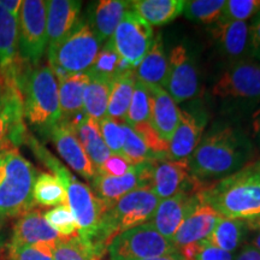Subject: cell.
Instances as JSON below:
<instances>
[{
	"instance_id": "obj_1",
	"label": "cell",
	"mask_w": 260,
	"mask_h": 260,
	"mask_svg": "<svg viewBox=\"0 0 260 260\" xmlns=\"http://www.w3.org/2000/svg\"><path fill=\"white\" fill-rule=\"evenodd\" d=\"M252 155V144L245 134L233 126H213L188 158L191 176L204 182L222 180L247 165Z\"/></svg>"
},
{
	"instance_id": "obj_2",
	"label": "cell",
	"mask_w": 260,
	"mask_h": 260,
	"mask_svg": "<svg viewBox=\"0 0 260 260\" xmlns=\"http://www.w3.org/2000/svg\"><path fill=\"white\" fill-rule=\"evenodd\" d=\"M25 141L30 146L39 160L47 169H50L64 186L67 191V204L70 207L77 224L79 239L94 253L93 245L99 233L100 222L107 209L105 204L93 193V190L87 184L77 181L74 175L34 136L28 134Z\"/></svg>"
},
{
	"instance_id": "obj_3",
	"label": "cell",
	"mask_w": 260,
	"mask_h": 260,
	"mask_svg": "<svg viewBox=\"0 0 260 260\" xmlns=\"http://www.w3.org/2000/svg\"><path fill=\"white\" fill-rule=\"evenodd\" d=\"M14 74L23 99V116L39 134L50 138L52 129L61 121L58 81L48 65L19 69Z\"/></svg>"
},
{
	"instance_id": "obj_4",
	"label": "cell",
	"mask_w": 260,
	"mask_h": 260,
	"mask_svg": "<svg viewBox=\"0 0 260 260\" xmlns=\"http://www.w3.org/2000/svg\"><path fill=\"white\" fill-rule=\"evenodd\" d=\"M160 199L149 187L130 191L106 209L93 251L100 259L105 258L107 247L116 236L141 224L151 222Z\"/></svg>"
},
{
	"instance_id": "obj_5",
	"label": "cell",
	"mask_w": 260,
	"mask_h": 260,
	"mask_svg": "<svg viewBox=\"0 0 260 260\" xmlns=\"http://www.w3.org/2000/svg\"><path fill=\"white\" fill-rule=\"evenodd\" d=\"M38 171L15 146L0 151V217H21L34 210Z\"/></svg>"
},
{
	"instance_id": "obj_6",
	"label": "cell",
	"mask_w": 260,
	"mask_h": 260,
	"mask_svg": "<svg viewBox=\"0 0 260 260\" xmlns=\"http://www.w3.org/2000/svg\"><path fill=\"white\" fill-rule=\"evenodd\" d=\"M199 194L223 218L251 220L260 217V183L249 178L243 169L203 188Z\"/></svg>"
},
{
	"instance_id": "obj_7",
	"label": "cell",
	"mask_w": 260,
	"mask_h": 260,
	"mask_svg": "<svg viewBox=\"0 0 260 260\" xmlns=\"http://www.w3.org/2000/svg\"><path fill=\"white\" fill-rule=\"evenodd\" d=\"M102 42L88 22L79 19L71 32L53 50L48 51L51 70L58 82L75 74L87 73L100 51Z\"/></svg>"
},
{
	"instance_id": "obj_8",
	"label": "cell",
	"mask_w": 260,
	"mask_h": 260,
	"mask_svg": "<svg viewBox=\"0 0 260 260\" xmlns=\"http://www.w3.org/2000/svg\"><path fill=\"white\" fill-rule=\"evenodd\" d=\"M178 252L151 222L125 230L107 247L109 260H142Z\"/></svg>"
},
{
	"instance_id": "obj_9",
	"label": "cell",
	"mask_w": 260,
	"mask_h": 260,
	"mask_svg": "<svg viewBox=\"0 0 260 260\" xmlns=\"http://www.w3.org/2000/svg\"><path fill=\"white\" fill-rule=\"evenodd\" d=\"M46 47V2L23 0L18 18V51L22 59L37 67Z\"/></svg>"
},
{
	"instance_id": "obj_10",
	"label": "cell",
	"mask_w": 260,
	"mask_h": 260,
	"mask_svg": "<svg viewBox=\"0 0 260 260\" xmlns=\"http://www.w3.org/2000/svg\"><path fill=\"white\" fill-rule=\"evenodd\" d=\"M212 93L220 99L260 100V63L242 59L230 64L213 84Z\"/></svg>"
},
{
	"instance_id": "obj_11",
	"label": "cell",
	"mask_w": 260,
	"mask_h": 260,
	"mask_svg": "<svg viewBox=\"0 0 260 260\" xmlns=\"http://www.w3.org/2000/svg\"><path fill=\"white\" fill-rule=\"evenodd\" d=\"M153 39L151 25L130 9L125 12L110 41L119 56L136 68L147 54Z\"/></svg>"
},
{
	"instance_id": "obj_12",
	"label": "cell",
	"mask_w": 260,
	"mask_h": 260,
	"mask_svg": "<svg viewBox=\"0 0 260 260\" xmlns=\"http://www.w3.org/2000/svg\"><path fill=\"white\" fill-rule=\"evenodd\" d=\"M206 186L205 182L191 176L188 160H170L167 158L152 160L151 189L160 200L180 191L197 193Z\"/></svg>"
},
{
	"instance_id": "obj_13",
	"label": "cell",
	"mask_w": 260,
	"mask_h": 260,
	"mask_svg": "<svg viewBox=\"0 0 260 260\" xmlns=\"http://www.w3.org/2000/svg\"><path fill=\"white\" fill-rule=\"evenodd\" d=\"M162 88L167 90L175 103L193 99L199 92V74L197 65L184 45L172 48Z\"/></svg>"
},
{
	"instance_id": "obj_14",
	"label": "cell",
	"mask_w": 260,
	"mask_h": 260,
	"mask_svg": "<svg viewBox=\"0 0 260 260\" xmlns=\"http://www.w3.org/2000/svg\"><path fill=\"white\" fill-rule=\"evenodd\" d=\"M206 123L207 113L203 107L194 105L180 110V121L169 141L168 159L188 160L203 139Z\"/></svg>"
},
{
	"instance_id": "obj_15",
	"label": "cell",
	"mask_w": 260,
	"mask_h": 260,
	"mask_svg": "<svg viewBox=\"0 0 260 260\" xmlns=\"http://www.w3.org/2000/svg\"><path fill=\"white\" fill-rule=\"evenodd\" d=\"M151 174L152 160L134 165L128 174L121 177L104 176L96 174L90 181L93 187L92 190L109 209L130 191L141 187L151 188Z\"/></svg>"
},
{
	"instance_id": "obj_16",
	"label": "cell",
	"mask_w": 260,
	"mask_h": 260,
	"mask_svg": "<svg viewBox=\"0 0 260 260\" xmlns=\"http://www.w3.org/2000/svg\"><path fill=\"white\" fill-rule=\"evenodd\" d=\"M50 139L56 146L58 153L69 167L80 176L92 181L95 176L93 164L77 139L74 126L68 121H61L52 129Z\"/></svg>"
},
{
	"instance_id": "obj_17",
	"label": "cell",
	"mask_w": 260,
	"mask_h": 260,
	"mask_svg": "<svg viewBox=\"0 0 260 260\" xmlns=\"http://www.w3.org/2000/svg\"><path fill=\"white\" fill-rule=\"evenodd\" d=\"M198 200H199V191L197 193L180 191L168 199H162L159 201L151 223L162 237L172 242L178 228L193 209L194 205L198 203Z\"/></svg>"
},
{
	"instance_id": "obj_18",
	"label": "cell",
	"mask_w": 260,
	"mask_h": 260,
	"mask_svg": "<svg viewBox=\"0 0 260 260\" xmlns=\"http://www.w3.org/2000/svg\"><path fill=\"white\" fill-rule=\"evenodd\" d=\"M220 219L222 217L209 204L205 203L199 194V200L178 228L172 245L178 251L190 243L206 240Z\"/></svg>"
},
{
	"instance_id": "obj_19",
	"label": "cell",
	"mask_w": 260,
	"mask_h": 260,
	"mask_svg": "<svg viewBox=\"0 0 260 260\" xmlns=\"http://www.w3.org/2000/svg\"><path fill=\"white\" fill-rule=\"evenodd\" d=\"M211 35L219 53L233 63L249 56V27L246 22L220 18L211 28Z\"/></svg>"
},
{
	"instance_id": "obj_20",
	"label": "cell",
	"mask_w": 260,
	"mask_h": 260,
	"mask_svg": "<svg viewBox=\"0 0 260 260\" xmlns=\"http://www.w3.org/2000/svg\"><path fill=\"white\" fill-rule=\"evenodd\" d=\"M82 2L50 0L46 2L47 51L56 48L75 28L80 19Z\"/></svg>"
},
{
	"instance_id": "obj_21",
	"label": "cell",
	"mask_w": 260,
	"mask_h": 260,
	"mask_svg": "<svg viewBox=\"0 0 260 260\" xmlns=\"http://www.w3.org/2000/svg\"><path fill=\"white\" fill-rule=\"evenodd\" d=\"M151 93V123L159 138L169 142L180 121V109L161 86H147Z\"/></svg>"
},
{
	"instance_id": "obj_22",
	"label": "cell",
	"mask_w": 260,
	"mask_h": 260,
	"mask_svg": "<svg viewBox=\"0 0 260 260\" xmlns=\"http://www.w3.org/2000/svg\"><path fill=\"white\" fill-rule=\"evenodd\" d=\"M63 239L54 232L38 210L22 214L16 220L10 245H39L56 243Z\"/></svg>"
},
{
	"instance_id": "obj_23",
	"label": "cell",
	"mask_w": 260,
	"mask_h": 260,
	"mask_svg": "<svg viewBox=\"0 0 260 260\" xmlns=\"http://www.w3.org/2000/svg\"><path fill=\"white\" fill-rule=\"evenodd\" d=\"M69 123L74 126L77 139L82 145L86 154L88 155L96 174L106 159L111 155V151L106 146L100 133L99 122L89 118L86 113H82Z\"/></svg>"
},
{
	"instance_id": "obj_24",
	"label": "cell",
	"mask_w": 260,
	"mask_h": 260,
	"mask_svg": "<svg viewBox=\"0 0 260 260\" xmlns=\"http://www.w3.org/2000/svg\"><path fill=\"white\" fill-rule=\"evenodd\" d=\"M130 9L132 2L126 0H100L94 4L88 23L102 44L111 39L125 12Z\"/></svg>"
},
{
	"instance_id": "obj_25",
	"label": "cell",
	"mask_w": 260,
	"mask_h": 260,
	"mask_svg": "<svg viewBox=\"0 0 260 260\" xmlns=\"http://www.w3.org/2000/svg\"><path fill=\"white\" fill-rule=\"evenodd\" d=\"M89 80L88 74L82 73L70 75L58 82L61 119L70 122L84 113L83 94Z\"/></svg>"
},
{
	"instance_id": "obj_26",
	"label": "cell",
	"mask_w": 260,
	"mask_h": 260,
	"mask_svg": "<svg viewBox=\"0 0 260 260\" xmlns=\"http://www.w3.org/2000/svg\"><path fill=\"white\" fill-rule=\"evenodd\" d=\"M168 74V59L165 56L161 35L157 34L153 39L144 59L135 68V79L147 86H161Z\"/></svg>"
},
{
	"instance_id": "obj_27",
	"label": "cell",
	"mask_w": 260,
	"mask_h": 260,
	"mask_svg": "<svg viewBox=\"0 0 260 260\" xmlns=\"http://www.w3.org/2000/svg\"><path fill=\"white\" fill-rule=\"evenodd\" d=\"M184 3V0H134L132 9L151 27H160L170 23L183 12Z\"/></svg>"
},
{
	"instance_id": "obj_28",
	"label": "cell",
	"mask_w": 260,
	"mask_h": 260,
	"mask_svg": "<svg viewBox=\"0 0 260 260\" xmlns=\"http://www.w3.org/2000/svg\"><path fill=\"white\" fill-rule=\"evenodd\" d=\"M18 19L0 5V70L11 69L17 60Z\"/></svg>"
},
{
	"instance_id": "obj_29",
	"label": "cell",
	"mask_w": 260,
	"mask_h": 260,
	"mask_svg": "<svg viewBox=\"0 0 260 260\" xmlns=\"http://www.w3.org/2000/svg\"><path fill=\"white\" fill-rule=\"evenodd\" d=\"M136 79L134 71L118 75L112 80L107 117L118 122H125Z\"/></svg>"
},
{
	"instance_id": "obj_30",
	"label": "cell",
	"mask_w": 260,
	"mask_h": 260,
	"mask_svg": "<svg viewBox=\"0 0 260 260\" xmlns=\"http://www.w3.org/2000/svg\"><path fill=\"white\" fill-rule=\"evenodd\" d=\"M248 226L246 220L223 218L219 220L213 232L207 237V242L217 248L233 253L242 245L246 239Z\"/></svg>"
},
{
	"instance_id": "obj_31",
	"label": "cell",
	"mask_w": 260,
	"mask_h": 260,
	"mask_svg": "<svg viewBox=\"0 0 260 260\" xmlns=\"http://www.w3.org/2000/svg\"><path fill=\"white\" fill-rule=\"evenodd\" d=\"M111 87V80L90 77L83 94V110L89 118L100 122L107 116Z\"/></svg>"
},
{
	"instance_id": "obj_32",
	"label": "cell",
	"mask_w": 260,
	"mask_h": 260,
	"mask_svg": "<svg viewBox=\"0 0 260 260\" xmlns=\"http://www.w3.org/2000/svg\"><path fill=\"white\" fill-rule=\"evenodd\" d=\"M32 199L35 205L44 207H56L67 204V191L61 182L54 175L41 172L35 180L32 188Z\"/></svg>"
},
{
	"instance_id": "obj_33",
	"label": "cell",
	"mask_w": 260,
	"mask_h": 260,
	"mask_svg": "<svg viewBox=\"0 0 260 260\" xmlns=\"http://www.w3.org/2000/svg\"><path fill=\"white\" fill-rule=\"evenodd\" d=\"M5 115L23 117V99L12 68L0 71V117Z\"/></svg>"
},
{
	"instance_id": "obj_34",
	"label": "cell",
	"mask_w": 260,
	"mask_h": 260,
	"mask_svg": "<svg viewBox=\"0 0 260 260\" xmlns=\"http://www.w3.org/2000/svg\"><path fill=\"white\" fill-rule=\"evenodd\" d=\"M225 4V0H191L184 3L183 12L190 21L214 24L222 17Z\"/></svg>"
},
{
	"instance_id": "obj_35",
	"label": "cell",
	"mask_w": 260,
	"mask_h": 260,
	"mask_svg": "<svg viewBox=\"0 0 260 260\" xmlns=\"http://www.w3.org/2000/svg\"><path fill=\"white\" fill-rule=\"evenodd\" d=\"M151 93L147 84L136 80L132 102L126 113L125 123L129 126H136L149 123L151 119Z\"/></svg>"
},
{
	"instance_id": "obj_36",
	"label": "cell",
	"mask_w": 260,
	"mask_h": 260,
	"mask_svg": "<svg viewBox=\"0 0 260 260\" xmlns=\"http://www.w3.org/2000/svg\"><path fill=\"white\" fill-rule=\"evenodd\" d=\"M123 136H124V142H123L122 154L132 162L133 165L142 164L155 159H160L152 153L151 149L147 147L145 141L140 138L139 134H136L135 130L126 124L125 122H122Z\"/></svg>"
},
{
	"instance_id": "obj_37",
	"label": "cell",
	"mask_w": 260,
	"mask_h": 260,
	"mask_svg": "<svg viewBox=\"0 0 260 260\" xmlns=\"http://www.w3.org/2000/svg\"><path fill=\"white\" fill-rule=\"evenodd\" d=\"M119 60H121V56L109 40L103 48H100L94 64L87 71V74L89 77H103V79L112 81L118 75Z\"/></svg>"
},
{
	"instance_id": "obj_38",
	"label": "cell",
	"mask_w": 260,
	"mask_h": 260,
	"mask_svg": "<svg viewBox=\"0 0 260 260\" xmlns=\"http://www.w3.org/2000/svg\"><path fill=\"white\" fill-rule=\"evenodd\" d=\"M45 219L52 229L63 239H73L79 236L77 224L68 204H61L48 210L44 214Z\"/></svg>"
},
{
	"instance_id": "obj_39",
	"label": "cell",
	"mask_w": 260,
	"mask_h": 260,
	"mask_svg": "<svg viewBox=\"0 0 260 260\" xmlns=\"http://www.w3.org/2000/svg\"><path fill=\"white\" fill-rule=\"evenodd\" d=\"M54 260H102L77 237L61 239L53 247Z\"/></svg>"
},
{
	"instance_id": "obj_40",
	"label": "cell",
	"mask_w": 260,
	"mask_h": 260,
	"mask_svg": "<svg viewBox=\"0 0 260 260\" xmlns=\"http://www.w3.org/2000/svg\"><path fill=\"white\" fill-rule=\"evenodd\" d=\"M56 243L9 245V258L10 260H54L53 247Z\"/></svg>"
},
{
	"instance_id": "obj_41",
	"label": "cell",
	"mask_w": 260,
	"mask_h": 260,
	"mask_svg": "<svg viewBox=\"0 0 260 260\" xmlns=\"http://www.w3.org/2000/svg\"><path fill=\"white\" fill-rule=\"evenodd\" d=\"M260 9V0H229L220 18L229 21L246 22L252 18Z\"/></svg>"
},
{
	"instance_id": "obj_42",
	"label": "cell",
	"mask_w": 260,
	"mask_h": 260,
	"mask_svg": "<svg viewBox=\"0 0 260 260\" xmlns=\"http://www.w3.org/2000/svg\"><path fill=\"white\" fill-rule=\"evenodd\" d=\"M99 126L104 141L111 151V153L122 154L123 142H124L122 122H118L106 116L105 118L99 122Z\"/></svg>"
},
{
	"instance_id": "obj_43",
	"label": "cell",
	"mask_w": 260,
	"mask_h": 260,
	"mask_svg": "<svg viewBox=\"0 0 260 260\" xmlns=\"http://www.w3.org/2000/svg\"><path fill=\"white\" fill-rule=\"evenodd\" d=\"M23 124V117L15 115H5L0 117V141L9 139L12 145H18L27 139Z\"/></svg>"
},
{
	"instance_id": "obj_44",
	"label": "cell",
	"mask_w": 260,
	"mask_h": 260,
	"mask_svg": "<svg viewBox=\"0 0 260 260\" xmlns=\"http://www.w3.org/2000/svg\"><path fill=\"white\" fill-rule=\"evenodd\" d=\"M134 165L130 162L123 154L111 153L105 162L96 171L98 175H104V176L111 177H121L132 170ZM95 174V175H96Z\"/></svg>"
},
{
	"instance_id": "obj_45",
	"label": "cell",
	"mask_w": 260,
	"mask_h": 260,
	"mask_svg": "<svg viewBox=\"0 0 260 260\" xmlns=\"http://www.w3.org/2000/svg\"><path fill=\"white\" fill-rule=\"evenodd\" d=\"M249 27V56L260 63V12L252 17Z\"/></svg>"
},
{
	"instance_id": "obj_46",
	"label": "cell",
	"mask_w": 260,
	"mask_h": 260,
	"mask_svg": "<svg viewBox=\"0 0 260 260\" xmlns=\"http://www.w3.org/2000/svg\"><path fill=\"white\" fill-rule=\"evenodd\" d=\"M195 260H234L233 254L223 249L217 248L207 242V240H203V246Z\"/></svg>"
},
{
	"instance_id": "obj_47",
	"label": "cell",
	"mask_w": 260,
	"mask_h": 260,
	"mask_svg": "<svg viewBox=\"0 0 260 260\" xmlns=\"http://www.w3.org/2000/svg\"><path fill=\"white\" fill-rule=\"evenodd\" d=\"M235 260H260V252L249 243V245L242 247Z\"/></svg>"
},
{
	"instance_id": "obj_48",
	"label": "cell",
	"mask_w": 260,
	"mask_h": 260,
	"mask_svg": "<svg viewBox=\"0 0 260 260\" xmlns=\"http://www.w3.org/2000/svg\"><path fill=\"white\" fill-rule=\"evenodd\" d=\"M0 5L15 18H19L22 10V0H0Z\"/></svg>"
},
{
	"instance_id": "obj_49",
	"label": "cell",
	"mask_w": 260,
	"mask_h": 260,
	"mask_svg": "<svg viewBox=\"0 0 260 260\" xmlns=\"http://www.w3.org/2000/svg\"><path fill=\"white\" fill-rule=\"evenodd\" d=\"M243 170H245L246 174L248 175L249 178H252L253 181L260 183V160L246 165V167L243 168Z\"/></svg>"
},
{
	"instance_id": "obj_50",
	"label": "cell",
	"mask_w": 260,
	"mask_h": 260,
	"mask_svg": "<svg viewBox=\"0 0 260 260\" xmlns=\"http://www.w3.org/2000/svg\"><path fill=\"white\" fill-rule=\"evenodd\" d=\"M253 130H254L256 142H258V145L260 146V110L255 113L254 116V121H253Z\"/></svg>"
},
{
	"instance_id": "obj_51",
	"label": "cell",
	"mask_w": 260,
	"mask_h": 260,
	"mask_svg": "<svg viewBox=\"0 0 260 260\" xmlns=\"http://www.w3.org/2000/svg\"><path fill=\"white\" fill-rule=\"evenodd\" d=\"M142 260H183L181 254L178 252L174 253V254L169 255H162V256H157V258H149V259H142Z\"/></svg>"
},
{
	"instance_id": "obj_52",
	"label": "cell",
	"mask_w": 260,
	"mask_h": 260,
	"mask_svg": "<svg viewBox=\"0 0 260 260\" xmlns=\"http://www.w3.org/2000/svg\"><path fill=\"white\" fill-rule=\"evenodd\" d=\"M247 226H248V230H255V232H259L260 230V217L251 220H246Z\"/></svg>"
},
{
	"instance_id": "obj_53",
	"label": "cell",
	"mask_w": 260,
	"mask_h": 260,
	"mask_svg": "<svg viewBox=\"0 0 260 260\" xmlns=\"http://www.w3.org/2000/svg\"><path fill=\"white\" fill-rule=\"evenodd\" d=\"M251 245L253 247H255V248L260 252V230L256 233V235L253 236V239L251 240Z\"/></svg>"
},
{
	"instance_id": "obj_54",
	"label": "cell",
	"mask_w": 260,
	"mask_h": 260,
	"mask_svg": "<svg viewBox=\"0 0 260 260\" xmlns=\"http://www.w3.org/2000/svg\"><path fill=\"white\" fill-rule=\"evenodd\" d=\"M259 12H260V9H259Z\"/></svg>"
}]
</instances>
